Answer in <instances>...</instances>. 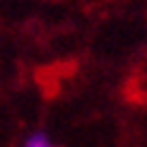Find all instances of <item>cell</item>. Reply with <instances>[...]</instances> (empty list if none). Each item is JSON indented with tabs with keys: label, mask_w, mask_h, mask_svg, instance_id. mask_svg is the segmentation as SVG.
<instances>
[{
	"label": "cell",
	"mask_w": 147,
	"mask_h": 147,
	"mask_svg": "<svg viewBox=\"0 0 147 147\" xmlns=\"http://www.w3.org/2000/svg\"><path fill=\"white\" fill-rule=\"evenodd\" d=\"M22 147H56V142H53L44 130H36V133H32V135L24 140Z\"/></svg>",
	"instance_id": "obj_1"
}]
</instances>
